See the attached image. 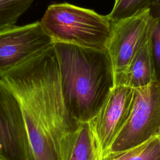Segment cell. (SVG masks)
I'll return each mask as SVG.
<instances>
[{
    "mask_svg": "<svg viewBox=\"0 0 160 160\" xmlns=\"http://www.w3.org/2000/svg\"><path fill=\"white\" fill-rule=\"evenodd\" d=\"M0 78L20 104L31 160H61L62 139L79 122L64 106L53 46Z\"/></svg>",
    "mask_w": 160,
    "mask_h": 160,
    "instance_id": "obj_1",
    "label": "cell"
},
{
    "mask_svg": "<svg viewBox=\"0 0 160 160\" xmlns=\"http://www.w3.org/2000/svg\"><path fill=\"white\" fill-rule=\"evenodd\" d=\"M61 91L66 109L78 122L98 114L114 87V71L106 49L54 42Z\"/></svg>",
    "mask_w": 160,
    "mask_h": 160,
    "instance_id": "obj_2",
    "label": "cell"
},
{
    "mask_svg": "<svg viewBox=\"0 0 160 160\" xmlns=\"http://www.w3.org/2000/svg\"><path fill=\"white\" fill-rule=\"evenodd\" d=\"M54 43L106 49L111 28L108 16L68 2L49 5L39 21Z\"/></svg>",
    "mask_w": 160,
    "mask_h": 160,
    "instance_id": "obj_3",
    "label": "cell"
},
{
    "mask_svg": "<svg viewBox=\"0 0 160 160\" xmlns=\"http://www.w3.org/2000/svg\"><path fill=\"white\" fill-rule=\"evenodd\" d=\"M131 114L102 160H111L158 136L160 131V86L154 81L135 89Z\"/></svg>",
    "mask_w": 160,
    "mask_h": 160,
    "instance_id": "obj_4",
    "label": "cell"
},
{
    "mask_svg": "<svg viewBox=\"0 0 160 160\" xmlns=\"http://www.w3.org/2000/svg\"><path fill=\"white\" fill-rule=\"evenodd\" d=\"M158 20L151 9L111 22L106 44L114 75L124 71L139 50L151 38Z\"/></svg>",
    "mask_w": 160,
    "mask_h": 160,
    "instance_id": "obj_5",
    "label": "cell"
},
{
    "mask_svg": "<svg viewBox=\"0 0 160 160\" xmlns=\"http://www.w3.org/2000/svg\"><path fill=\"white\" fill-rule=\"evenodd\" d=\"M53 44L39 21L0 30V74L36 57Z\"/></svg>",
    "mask_w": 160,
    "mask_h": 160,
    "instance_id": "obj_6",
    "label": "cell"
},
{
    "mask_svg": "<svg viewBox=\"0 0 160 160\" xmlns=\"http://www.w3.org/2000/svg\"><path fill=\"white\" fill-rule=\"evenodd\" d=\"M135 89L115 86L104 104L89 122L98 160H102L127 121L134 101Z\"/></svg>",
    "mask_w": 160,
    "mask_h": 160,
    "instance_id": "obj_7",
    "label": "cell"
},
{
    "mask_svg": "<svg viewBox=\"0 0 160 160\" xmlns=\"http://www.w3.org/2000/svg\"><path fill=\"white\" fill-rule=\"evenodd\" d=\"M0 158L31 160L28 134L18 100L0 78Z\"/></svg>",
    "mask_w": 160,
    "mask_h": 160,
    "instance_id": "obj_8",
    "label": "cell"
},
{
    "mask_svg": "<svg viewBox=\"0 0 160 160\" xmlns=\"http://www.w3.org/2000/svg\"><path fill=\"white\" fill-rule=\"evenodd\" d=\"M114 77V86H125L134 89L146 86L156 81L151 38L139 50L126 69Z\"/></svg>",
    "mask_w": 160,
    "mask_h": 160,
    "instance_id": "obj_9",
    "label": "cell"
},
{
    "mask_svg": "<svg viewBox=\"0 0 160 160\" xmlns=\"http://www.w3.org/2000/svg\"><path fill=\"white\" fill-rule=\"evenodd\" d=\"M61 160H98V152L89 122H79L62 139Z\"/></svg>",
    "mask_w": 160,
    "mask_h": 160,
    "instance_id": "obj_10",
    "label": "cell"
},
{
    "mask_svg": "<svg viewBox=\"0 0 160 160\" xmlns=\"http://www.w3.org/2000/svg\"><path fill=\"white\" fill-rule=\"evenodd\" d=\"M159 4L160 0H115L112 11L107 16L111 22H115L152 10Z\"/></svg>",
    "mask_w": 160,
    "mask_h": 160,
    "instance_id": "obj_11",
    "label": "cell"
},
{
    "mask_svg": "<svg viewBox=\"0 0 160 160\" xmlns=\"http://www.w3.org/2000/svg\"><path fill=\"white\" fill-rule=\"evenodd\" d=\"M34 0H0V30L14 25Z\"/></svg>",
    "mask_w": 160,
    "mask_h": 160,
    "instance_id": "obj_12",
    "label": "cell"
},
{
    "mask_svg": "<svg viewBox=\"0 0 160 160\" xmlns=\"http://www.w3.org/2000/svg\"><path fill=\"white\" fill-rule=\"evenodd\" d=\"M127 160H160V142L158 137L134 149Z\"/></svg>",
    "mask_w": 160,
    "mask_h": 160,
    "instance_id": "obj_13",
    "label": "cell"
},
{
    "mask_svg": "<svg viewBox=\"0 0 160 160\" xmlns=\"http://www.w3.org/2000/svg\"><path fill=\"white\" fill-rule=\"evenodd\" d=\"M151 36L152 54L154 61L156 81L160 86V11Z\"/></svg>",
    "mask_w": 160,
    "mask_h": 160,
    "instance_id": "obj_14",
    "label": "cell"
},
{
    "mask_svg": "<svg viewBox=\"0 0 160 160\" xmlns=\"http://www.w3.org/2000/svg\"><path fill=\"white\" fill-rule=\"evenodd\" d=\"M158 139H159V142H160V131H159V134H158Z\"/></svg>",
    "mask_w": 160,
    "mask_h": 160,
    "instance_id": "obj_15",
    "label": "cell"
},
{
    "mask_svg": "<svg viewBox=\"0 0 160 160\" xmlns=\"http://www.w3.org/2000/svg\"><path fill=\"white\" fill-rule=\"evenodd\" d=\"M0 160H4V159H2L1 158H0Z\"/></svg>",
    "mask_w": 160,
    "mask_h": 160,
    "instance_id": "obj_16",
    "label": "cell"
}]
</instances>
